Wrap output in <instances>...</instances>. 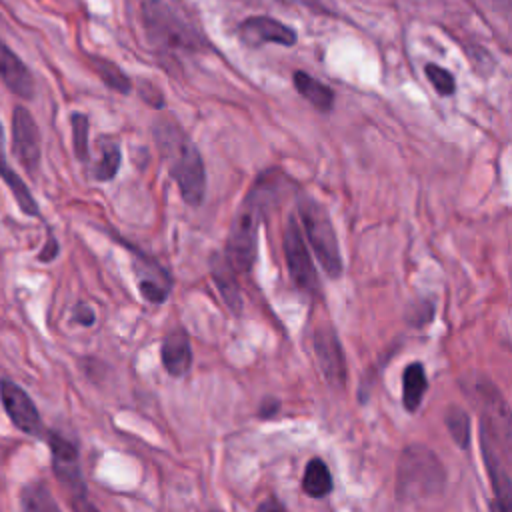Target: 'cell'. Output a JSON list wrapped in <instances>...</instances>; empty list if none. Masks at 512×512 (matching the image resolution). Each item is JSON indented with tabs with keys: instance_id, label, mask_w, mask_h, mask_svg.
Returning <instances> with one entry per match:
<instances>
[{
	"instance_id": "obj_3",
	"label": "cell",
	"mask_w": 512,
	"mask_h": 512,
	"mask_svg": "<svg viewBox=\"0 0 512 512\" xmlns=\"http://www.w3.org/2000/svg\"><path fill=\"white\" fill-rule=\"evenodd\" d=\"M446 472L438 456L424 444L404 448L396 468V496L402 502L434 498L444 490Z\"/></svg>"
},
{
	"instance_id": "obj_25",
	"label": "cell",
	"mask_w": 512,
	"mask_h": 512,
	"mask_svg": "<svg viewBox=\"0 0 512 512\" xmlns=\"http://www.w3.org/2000/svg\"><path fill=\"white\" fill-rule=\"evenodd\" d=\"M72 124V144H74V154L80 162L88 160V116L74 112L70 116Z\"/></svg>"
},
{
	"instance_id": "obj_4",
	"label": "cell",
	"mask_w": 512,
	"mask_h": 512,
	"mask_svg": "<svg viewBox=\"0 0 512 512\" xmlns=\"http://www.w3.org/2000/svg\"><path fill=\"white\" fill-rule=\"evenodd\" d=\"M298 214L304 224V232L308 236V242L320 260L324 272L330 278H340L342 274V254L338 246V238L334 232L332 218L324 204L310 196H302L298 200Z\"/></svg>"
},
{
	"instance_id": "obj_10",
	"label": "cell",
	"mask_w": 512,
	"mask_h": 512,
	"mask_svg": "<svg viewBox=\"0 0 512 512\" xmlns=\"http://www.w3.org/2000/svg\"><path fill=\"white\" fill-rule=\"evenodd\" d=\"M0 400L10 418V422L24 434L40 436L42 434V420L36 404L32 398L12 380H0Z\"/></svg>"
},
{
	"instance_id": "obj_5",
	"label": "cell",
	"mask_w": 512,
	"mask_h": 512,
	"mask_svg": "<svg viewBox=\"0 0 512 512\" xmlns=\"http://www.w3.org/2000/svg\"><path fill=\"white\" fill-rule=\"evenodd\" d=\"M266 212L268 210L256 200H250V196L244 198L240 210L236 212L224 250V256L236 272H250L258 250V224Z\"/></svg>"
},
{
	"instance_id": "obj_16",
	"label": "cell",
	"mask_w": 512,
	"mask_h": 512,
	"mask_svg": "<svg viewBox=\"0 0 512 512\" xmlns=\"http://www.w3.org/2000/svg\"><path fill=\"white\" fill-rule=\"evenodd\" d=\"M210 272H212V280L218 286V292L224 298L226 306L234 314H240L242 312V292L238 286V272L232 268L228 258L224 254H214L210 258Z\"/></svg>"
},
{
	"instance_id": "obj_8",
	"label": "cell",
	"mask_w": 512,
	"mask_h": 512,
	"mask_svg": "<svg viewBox=\"0 0 512 512\" xmlns=\"http://www.w3.org/2000/svg\"><path fill=\"white\" fill-rule=\"evenodd\" d=\"M284 256L292 282L298 290L306 294L318 292V274L312 262V256L304 244V236L294 218H288L284 230Z\"/></svg>"
},
{
	"instance_id": "obj_23",
	"label": "cell",
	"mask_w": 512,
	"mask_h": 512,
	"mask_svg": "<svg viewBox=\"0 0 512 512\" xmlns=\"http://www.w3.org/2000/svg\"><path fill=\"white\" fill-rule=\"evenodd\" d=\"M120 160H122V152L120 146L114 140H102L100 144V160L94 164L92 174L96 180L106 182L112 180L120 168Z\"/></svg>"
},
{
	"instance_id": "obj_17",
	"label": "cell",
	"mask_w": 512,
	"mask_h": 512,
	"mask_svg": "<svg viewBox=\"0 0 512 512\" xmlns=\"http://www.w3.org/2000/svg\"><path fill=\"white\" fill-rule=\"evenodd\" d=\"M0 178L4 180V184L10 188L18 208L26 214V216H40L38 204L30 192V188L24 184V180L14 172V168L8 162L6 156V146H4V128L0 122Z\"/></svg>"
},
{
	"instance_id": "obj_27",
	"label": "cell",
	"mask_w": 512,
	"mask_h": 512,
	"mask_svg": "<svg viewBox=\"0 0 512 512\" xmlns=\"http://www.w3.org/2000/svg\"><path fill=\"white\" fill-rule=\"evenodd\" d=\"M72 318H74L78 324H82V326H92L94 320H96L94 310H92L88 304H84V302H78V304L74 306Z\"/></svg>"
},
{
	"instance_id": "obj_14",
	"label": "cell",
	"mask_w": 512,
	"mask_h": 512,
	"mask_svg": "<svg viewBox=\"0 0 512 512\" xmlns=\"http://www.w3.org/2000/svg\"><path fill=\"white\" fill-rule=\"evenodd\" d=\"M134 268H136V278H138V288L142 298L152 304L164 302L172 284L166 270L160 268L158 262L150 260L144 254H136Z\"/></svg>"
},
{
	"instance_id": "obj_7",
	"label": "cell",
	"mask_w": 512,
	"mask_h": 512,
	"mask_svg": "<svg viewBox=\"0 0 512 512\" xmlns=\"http://www.w3.org/2000/svg\"><path fill=\"white\" fill-rule=\"evenodd\" d=\"M142 14H144L150 36L162 46H168V48L194 46V34L184 22H180L174 16L172 6H168L164 0H146L142 4Z\"/></svg>"
},
{
	"instance_id": "obj_9",
	"label": "cell",
	"mask_w": 512,
	"mask_h": 512,
	"mask_svg": "<svg viewBox=\"0 0 512 512\" xmlns=\"http://www.w3.org/2000/svg\"><path fill=\"white\" fill-rule=\"evenodd\" d=\"M12 154L28 174H36L40 166V132L32 114L24 106L12 112Z\"/></svg>"
},
{
	"instance_id": "obj_12",
	"label": "cell",
	"mask_w": 512,
	"mask_h": 512,
	"mask_svg": "<svg viewBox=\"0 0 512 512\" xmlns=\"http://www.w3.org/2000/svg\"><path fill=\"white\" fill-rule=\"evenodd\" d=\"M240 36L250 46L262 44H280L292 46L296 44V32L270 16H250L240 24Z\"/></svg>"
},
{
	"instance_id": "obj_28",
	"label": "cell",
	"mask_w": 512,
	"mask_h": 512,
	"mask_svg": "<svg viewBox=\"0 0 512 512\" xmlns=\"http://www.w3.org/2000/svg\"><path fill=\"white\" fill-rule=\"evenodd\" d=\"M140 96H142L150 106H154V108H162V104H164L162 94H160L152 84H148V82H144V84L140 86Z\"/></svg>"
},
{
	"instance_id": "obj_1",
	"label": "cell",
	"mask_w": 512,
	"mask_h": 512,
	"mask_svg": "<svg viewBox=\"0 0 512 512\" xmlns=\"http://www.w3.org/2000/svg\"><path fill=\"white\" fill-rule=\"evenodd\" d=\"M482 396L480 448L496 494L494 508L508 510L512 494L510 478V410L498 388L490 382L478 384Z\"/></svg>"
},
{
	"instance_id": "obj_26",
	"label": "cell",
	"mask_w": 512,
	"mask_h": 512,
	"mask_svg": "<svg viewBox=\"0 0 512 512\" xmlns=\"http://www.w3.org/2000/svg\"><path fill=\"white\" fill-rule=\"evenodd\" d=\"M426 72V78L430 80V84L434 86V90L440 94V96H450L454 94L456 90V80L452 76L450 70L438 66V64H426L424 68Z\"/></svg>"
},
{
	"instance_id": "obj_11",
	"label": "cell",
	"mask_w": 512,
	"mask_h": 512,
	"mask_svg": "<svg viewBox=\"0 0 512 512\" xmlns=\"http://www.w3.org/2000/svg\"><path fill=\"white\" fill-rule=\"evenodd\" d=\"M314 352L320 366L322 376L328 380L330 386L342 388L346 382V362L344 350L336 332L330 326H320L314 332Z\"/></svg>"
},
{
	"instance_id": "obj_2",
	"label": "cell",
	"mask_w": 512,
	"mask_h": 512,
	"mask_svg": "<svg viewBox=\"0 0 512 512\" xmlns=\"http://www.w3.org/2000/svg\"><path fill=\"white\" fill-rule=\"evenodd\" d=\"M154 138L174 182L180 188L182 200L188 206H200L206 194V170L194 142H190L184 130L170 120L154 124Z\"/></svg>"
},
{
	"instance_id": "obj_29",
	"label": "cell",
	"mask_w": 512,
	"mask_h": 512,
	"mask_svg": "<svg viewBox=\"0 0 512 512\" xmlns=\"http://www.w3.org/2000/svg\"><path fill=\"white\" fill-rule=\"evenodd\" d=\"M56 254H58V242H56V238L50 234V236H48V240H46L44 250L38 254V260H42V262H50L52 258H56Z\"/></svg>"
},
{
	"instance_id": "obj_20",
	"label": "cell",
	"mask_w": 512,
	"mask_h": 512,
	"mask_svg": "<svg viewBox=\"0 0 512 512\" xmlns=\"http://www.w3.org/2000/svg\"><path fill=\"white\" fill-rule=\"evenodd\" d=\"M332 488H334V482L326 462L320 458H312L306 464V470L302 476V490L310 498H324L326 494L332 492Z\"/></svg>"
},
{
	"instance_id": "obj_22",
	"label": "cell",
	"mask_w": 512,
	"mask_h": 512,
	"mask_svg": "<svg viewBox=\"0 0 512 512\" xmlns=\"http://www.w3.org/2000/svg\"><path fill=\"white\" fill-rule=\"evenodd\" d=\"M90 62H92V68L94 72L102 78V82L112 88L114 92H120V94H128L132 84H130V78L110 60L106 58H100V56H90Z\"/></svg>"
},
{
	"instance_id": "obj_18",
	"label": "cell",
	"mask_w": 512,
	"mask_h": 512,
	"mask_svg": "<svg viewBox=\"0 0 512 512\" xmlns=\"http://www.w3.org/2000/svg\"><path fill=\"white\" fill-rule=\"evenodd\" d=\"M294 88L302 98H306L316 110L330 112L334 108V92L324 82L316 80L304 70L294 72Z\"/></svg>"
},
{
	"instance_id": "obj_6",
	"label": "cell",
	"mask_w": 512,
	"mask_h": 512,
	"mask_svg": "<svg viewBox=\"0 0 512 512\" xmlns=\"http://www.w3.org/2000/svg\"><path fill=\"white\" fill-rule=\"evenodd\" d=\"M48 444H50V456H52V472L58 478V482L66 488L70 494L72 506L84 508V482H82V472H80V460H78V448L64 436L50 432L48 434Z\"/></svg>"
},
{
	"instance_id": "obj_31",
	"label": "cell",
	"mask_w": 512,
	"mask_h": 512,
	"mask_svg": "<svg viewBox=\"0 0 512 512\" xmlns=\"http://www.w3.org/2000/svg\"><path fill=\"white\" fill-rule=\"evenodd\" d=\"M258 510H284V506H282L276 498L270 496L266 502H262V504L258 506Z\"/></svg>"
},
{
	"instance_id": "obj_19",
	"label": "cell",
	"mask_w": 512,
	"mask_h": 512,
	"mask_svg": "<svg viewBox=\"0 0 512 512\" xmlns=\"http://www.w3.org/2000/svg\"><path fill=\"white\" fill-rule=\"evenodd\" d=\"M428 390V378L422 362H410L402 374V404L408 412H416Z\"/></svg>"
},
{
	"instance_id": "obj_13",
	"label": "cell",
	"mask_w": 512,
	"mask_h": 512,
	"mask_svg": "<svg viewBox=\"0 0 512 512\" xmlns=\"http://www.w3.org/2000/svg\"><path fill=\"white\" fill-rule=\"evenodd\" d=\"M0 78L18 98L30 100L34 96L36 84L32 72L4 42H0Z\"/></svg>"
},
{
	"instance_id": "obj_30",
	"label": "cell",
	"mask_w": 512,
	"mask_h": 512,
	"mask_svg": "<svg viewBox=\"0 0 512 512\" xmlns=\"http://www.w3.org/2000/svg\"><path fill=\"white\" fill-rule=\"evenodd\" d=\"M278 408H280V402H278L276 398H266V400L262 402V406H260V416H262V418H270L272 414L278 412Z\"/></svg>"
},
{
	"instance_id": "obj_15",
	"label": "cell",
	"mask_w": 512,
	"mask_h": 512,
	"mask_svg": "<svg viewBox=\"0 0 512 512\" xmlns=\"http://www.w3.org/2000/svg\"><path fill=\"white\" fill-rule=\"evenodd\" d=\"M162 364L170 376H184L192 366V348L186 330H172L160 348Z\"/></svg>"
},
{
	"instance_id": "obj_21",
	"label": "cell",
	"mask_w": 512,
	"mask_h": 512,
	"mask_svg": "<svg viewBox=\"0 0 512 512\" xmlns=\"http://www.w3.org/2000/svg\"><path fill=\"white\" fill-rule=\"evenodd\" d=\"M20 506L28 512H58L60 506L52 498L48 486L44 482H32L22 490Z\"/></svg>"
},
{
	"instance_id": "obj_24",
	"label": "cell",
	"mask_w": 512,
	"mask_h": 512,
	"mask_svg": "<svg viewBox=\"0 0 512 512\" xmlns=\"http://www.w3.org/2000/svg\"><path fill=\"white\" fill-rule=\"evenodd\" d=\"M444 424L452 436V440L460 448H468L470 444V416L460 406H450L444 414Z\"/></svg>"
}]
</instances>
